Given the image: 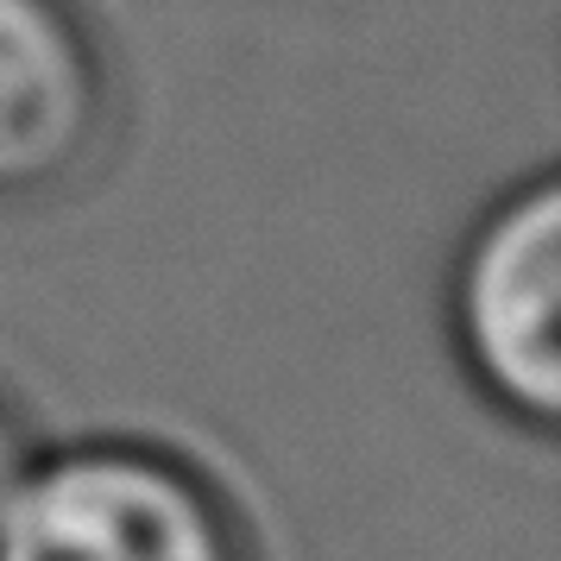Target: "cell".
<instances>
[{
    "label": "cell",
    "instance_id": "obj_1",
    "mask_svg": "<svg viewBox=\"0 0 561 561\" xmlns=\"http://www.w3.org/2000/svg\"><path fill=\"white\" fill-rule=\"evenodd\" d=\"M0 561H259V549L190 455L89 435L32 448L0 505Z\"/></svg>",
    "mask_w": 561,
    "mask_h": 561
},
{
    "label": "cell",
    "instance_id": "obj_2",
    "mask_svg": "<svg viewBox=\"0 0 561 561\" xmlns=\"http://www.w3.org/2000/svg\"><path fill=\"white\" fill-rule=\"evenodd\" d=\"M448 334L467 385L505 423L549 435L561 416V183L530 171L460 233Z\"/></svg>",
    "mask_w": 561,
    "mask_h": 561
},
{
    "label": "cell",
    "instance_id": "obj_3",
    "mask_svg": "<svg viewBox=\"0 0 561 561\" xmlns=\"http://www.w3.org/2000/svg\"><path fill=\"white\" fill-rule=\"evenodd\" d=\"M114 70L77 0H0V208L45 203L102 158Z\"/></svg>",
    "mask_w": 561,
    "mask_h": 561
},
{
    "label": "cell",
    "instance_id": "obj_4",
    "mask_svg": "<svg viewBox=\"0 0 561 561\" xmlns=\"http://www.w3.org/2000/svg\"><path fill=\"white\" fill-rule=\"evenodd\" d=\"M32 460V435H26V416L7 404V391H0V505H7V492H13V480L26 473Z\"/></svg>",
    "mask_w": 561,
    "mask_h": 561
}]
</instances>
